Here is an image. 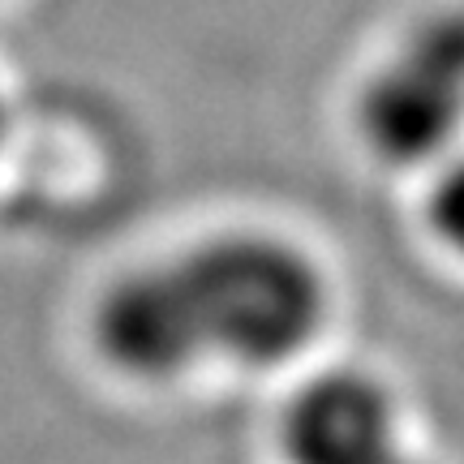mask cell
Returning <instances> with one entry per match:
<instances>
[{"instance_id": "obj_1", "label": "cell", "mask_w": 464, "mask_h": 464, "mask_svg": "<svg viewBox=\"0 0 464 464\" xmlns=\"http://www.w3.org/2000/svg\"><path fill=\"white\" fill-rule=\"evenodd\" d=\"M327 318L318 266L280 237H216L130 271L95 310V344L116 374L181 379L207 362H293Z\"/></svg>"}, {"instance_id": "obj_2", "label": "cell", "mask_w": 464, "mask_h": 464, "mask_svg": "<svg viewBox=\"0 0 464 464\" xmlns=\"http://www.w3.org/2000/svg\"><path fill=\"white\" fill-rule=\"evenodd\" d=\"M362 138L392 168H426L464 138V9L426 14L362 91Z\"/></svg>"}, {"instance_id": "obj_3", "label": "cell", "mask_w": 464, "mask_h": 464, "mask_svg": "<svg viewBox=\"0 0 464 464\" xmlns=\"http://www.w3.org/2000/svg\"><path fill=\"white\" fill-rule=\"evenodd\" d=\"M400 451L396 404L382 382L357 370L318 374L284 413L288 464H387Z\"/></svg>"}, {"instance_id": "obj_4", "label": "cell", "mask_w": 464, "mask_h": 464, "mask_svg": "<svg viewBox=\"0 0 464 464\" xmlns=\"http://www.w3.org/2000/svg\"><path fill=\"white\" fill-rule=\"evenodd\" d=\"M430 224L439 241L464 258V150L443 160V172L430 189Z\"/></svg>"}, {"instance_id": "obj_5", "label": "cell", "mask_w": 464, "mask_h": 464, "mask_svg": "<svg viewBox=\"0 0 464 464\" xmlns=\"http://www.w3.org/2000/svg\"><path fill=\"white\" fill-rule=\"evenodd\" d=\"M387 464H421V460H413V456H409V451H400L396 460H387Z\"/></svg>"}, {"instance_id": "obj_6", "label": "cell", "mask_w": 464, "mask_h": 464, "mask_svg": "<svg viewBox=\"0 0 464 464\" xmlns=\"http://www.w3.org/2000/svg\"><path fill=\"white\" fill-rule=\"evenodd\" d=\"M0 147H5V100H0Z\"/></svg>"}]
</instances>
